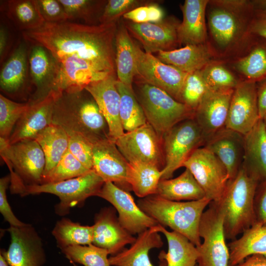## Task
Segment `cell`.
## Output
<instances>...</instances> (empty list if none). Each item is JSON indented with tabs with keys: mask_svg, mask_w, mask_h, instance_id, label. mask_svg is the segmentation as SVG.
<instances>
[{
	"mask_svg": "<svg viewBox=\"0 0 266 266\" xmlns=\"http://www.w3.org/2000/svg\"><path fill=\"white\" fill-rule=\"evenodd\" d=\"M233 90L209 89L195 109L194 119L201 129L206 141L226 127Z\"/></svg>",
	"mask_w": 266,
	"mask_h": 266,
	"instance_id": "cell-22",
	"label": "cell"
},
{
	"mask_svg": "<svg viewBox=\"0 0 266 266\" xmlns=\"http://www.w3.org/2000/svg\"><path fill=\"white\" fill-rule=\"evenodd\" d=\"M229 266H235L252 255L266 257V226L257 223L245 230L239 238L228 243Z\"/></svg>",
	"mask_w": 266,
	"mask_h": 266,
	"instance_id": "cell-30",
	"label": "cell"
},
{
	"mask_svg": "<svg viewBox=\"0 0 266 266\" xmlns=\"http://www.w3.org/2000/svg\"><path fill=\"white\" fill-rule=\"evenodd\" d=\"M157 57L163 63L187 73L201 70L213 62L212 51L206 43L161 51L157 53Z\"/></svg>",
	"mask_w": 266,
	"mask_h": 266,
	"instance_id": "cell-28",
	"label": "cell"
},
{
	"mask_svg": "<svg viewBox=\"0 0 266 266\" xmlns=\"http://www.w3.org/2000/svg\"><path fill=\"white\" fill-rule=\"evenodd\" d=\"M34 139L44 154L46 165L44 175L56 166L68 149V134L63 127L52 124L40 132Z\"/></svg>",
	"mask_w": 266,
	"mask_h": 266,
	"instance_id": "cell-35",
	"label": "cell"
},
{
	"mask_svg": "<svg viewBox=\"0 0 266 266\" xmlns=\"http://www.w3.org/2000/svg\"><path fill=\"white\" fill-rule=\"evenodd\" d=\"M252 3L254 11L266 12V0H252Z\"/></svg>",
	"mask_w": 266,
	"mask_h": 266,
	"instance_id": "cell-57",
	"label": "cell"
},
{
	"mask_svg": "<svg viewBox=\"0 0 266 266\" xmlns=\"http://www.w3.org/2000/svg\"><path fill=\"white\" fill-rule=\"evenodd\" d=\"M157 231L166 237L168 245L167 252L162 250L159 260H165L167 266H196L199 257L197 247L184 235L175 231H169L158 224Z\"/></svg>",
	"mask_w": 266,
	"mask_h": 266,
	"instance_id": "cell-29",
	"label": "cell"
},
{
	"mask_svg": "<svg viewBox=\"0 0 266 266\" xmlns=\"http://www.w3.org/2000/svg\"><path fill=\"white\" fill-rule=\"evenodd\" d=\"M196 266H198L197 264V265Z\"/></svg>",
	"mask_w": 266,
	"mask_h": 266,
	"instance_id": "cell-60",
	"label": "cell"
},
{
	"mask_svg": "<svg viewBox=\"0 0 266 266\" xmlns=\"http://www.w3.org/2000/svg\"><path fill=\"white\" fill-rule=\"evenodd\" d=\"M104 181L93 169L80 176L56 183L25 186L21 196L48 193L57 196L56 214L64 216L71 208L83 205L87 199L97 196Z\"/></svg>",
	"mask_w": 266,
	"mask_h": 266,
	"instance_id": "cell-7",
	"label": "cell"
},
{
	"mask_svg": "<svg viewBox=\"0 0 266 266\" xmlns=\"http://www.w3.org/2000/svg\"><path fill=\"white\" fill-rule=\"evenodd\" d=\"M155 226L138 234L129 248H124L108 259L111 266H167L165 260H160L158 266L154 265L149 258L150 251L160 248L163 241Z\"/></svg>",
	"mask_w": 266,
	"mask_h": 266,
	"instance_id": "cell-25",
	"label": "cell"
},
{
	"mask_svg": "<svg viewBox=\"0 0 266 266\" xmlns=\"http://www.w3.org/2000/svg\"><path fill=\"white\" fill-rule=\"evenodd\" d=\"M30 102L19 103L0 95V138L7 141Z\"/></svg>",
	"mask_w": 266,
	"mask_h": 266,
	"instance_id": "cell-44",
	"label": "cell"
},
{
	"mask_svg": "<svg viewBox=\"0 0 266 266\" xmlns=\"http://www.w3.org/2000/svg\"><path fill=\"white\" fill-rule=\"evenodd\" d=\"M134 45L125 24L120 25L115 39L116 73L117 80L131 89L136 75Z\"/></svg>",
	"mask_w": 266,
	"mask_h": 266,
	"instance_id": "cell-31",
	"label": "cell"
},
{
	"mask_svg": "<svg viewBox=\"0 0 266 266\" xmlns=\"http://www.w3.org/2000/svg\"><path fill=\"white\" fill-rule=\"evenodd\" d=\"M234 266H266V257L261 255H252Z\"/></svg>",
	"mask_w": 266,
	"mask_h": 266,
	"instance_id": "cell-56",
	"label": "cell"
},
{
	"mask_svg": "<svg viewBox=\"0 0 266 266\" xmlns=\"http://www.w3.org/2000/svg\"><path fill=\"white\" fill-rule=\"evenodd\" d=\"M84 90L60 96L54 105L52 123L66 132L80 133L93 143L109 138L105 119L92 97L83 94Z\"/></svg>",
	"mask_w": 266,
	"mask_h": 266,
	"instance_id": "cell-3",
	"label": "cell"
},
{
	"mask_svg": "<svg viewBox=\"0 0 266 266\" xmlns=\"http://www.w3.org/2000/svg\"><path fill=\"white\" fill-rule=\"evenodd\" d=\"M115 143L129 163H146L158 166L161 170L164 167L162 139L148 123L125 132Z\"/></svg>",
	"mask_w": 266,
	"mask_h": 266,
	"instance_id": "cell-11",
	"label": "cell"
},
{
	"mask_svg": "<svg viewBox=\"0 0 266 266\" xmlns=\"http://www.w3.org/2000/svg\"><path fill=\"white\" fill-rule=\"evenodd\" d=\"M208 89L201 70L189 73L182 89L180 102L195 110Z\"/></svg>",
	"mask_w": 266,
	"mask_h": 266,
	"instance_id": "cell-46",
	"label": "cell"
},
{
	"mask_svg": "<svg viewBox=\"0 0 266 266\" xmlns=\"http://www.w3.org/2000/svg\"><path fill=\"white\" fill-rule=\"evenodd\" d=\"M93 226V244L107 250L111 256L119 253L136 239L122 227L112 207L102 208L97 213Z\"/></svg>",
	"mask_w": 266,
	"mask_h": 266,
	"instance_id": "cell-23",
	"label": "cell"
},
{
	"mask_svg": "<svg viewBox=\"0 0 266 266\" xmlns=\"http://www.w3.org/2000/svg\"><path fill=\"white\" fill-rule=\"evenodd\" d=\"M199 235L202 242L197 247L198 266H229L230 252L224 233L223 216L213 202L209 203L202 215Z\"/></svg>",
	"mask_w": 266,
	"mask_h": 266,
	"instance_id": "cell-9",
	"label": "cell"
},
{
	"mask_svg": "<svg viewBox=\"0 0 266 266\" xmlns=\"http://www.w3.org/2000/svg\"><path fill=\"white\" fill-rule=\"evenodd\" d=\"M9 183H10V175L4 176L0 179V212L5 221L10 224V226H25L27 224L21 221L16 217L8 202L6 190Z\"/></svg>",
	"mask_w": 266,
	"mask_h": 266,
	"instance_id": "cell-51",
	"label": "cell"
},
{
	"mask_svg": "<svg viewBox=\"0 0 266 266\" xmlns=\"http://www.w3.org/2000/svg\"><path fill=\"white\" fill-rule=\"evenodd\" d=\"M254 209L255 223L266 226V181L258 185L254 198Z\"/></svg>",
	"mask_w": 266,
	"mask_h": 266,
	"instance_id": "cell-52",
	"label": "cell"
},
{
	"mask_svg": "<svg viewBox=\"0 0 266 266\" xmlns=\"http://www.w3.org/2000/svg\"><path fill=\"white\" fill-rule=\"evenodd\" d=\"M201 70L206 84L211 90L234 89L240 82L224 66L214 61Z\"/></svg>",
	"mask_w": 266,
	"mask_h": 266,
	"instance_id": "cell-45",
	"label": "cell"
},
{
	"mask_svg": "<svg viewBox=\"0 0 266 266\" xmlns=\"http://www.w3.org/2000/svg\"><path fill=\"white\" fill-rule=\"evenodd\" d=\"M0 266H9L3 256L0 254Z\"/></svg>",
	"mask_w": 266,
	"mask_h": 266,
	"instance_id": "cell-58",
	"label": "cell"
},
{
	"mask_svg": "<svg viewBox=\"0 0 266 266\" xmlns=\"http://www.w3.org/2000/svg\"><path fill=\"white\" fill-rule=\"evenodd\" d=\"M56 61V72L51 90L60 94L81 92L91 83L112 73L102 71L77 57H66Z\"/></svg>",
	"mask_w": 266,
	"mask_h": 266,
	"instance_id": "cell-13",
	"label": "cell"
},
{
	"mask_svg": "<svg viewBox=\"0 0 266 266\" xmlns=\"http://www.w3.org/2000/svg\"><path fill=\"white\" fill-rule=\"evenodd\" d=\"M63 5L68 20L81 19L93 24L102 12L106 0H59Z\"/></svg>",
	"mask_w": 266,
	"mask_h": 266,
	"instance_id": "cell-43",
	"label": "cell"
},
{
	"mask_svg": "<svg viewBox=\"0 0 266 266\" xmlns=\"http://www.w3.org/2000/svg\"><path fill=\"white\" fill-rule=\"evenodd\" d=\"M9 39L8 33L6 29L1 25L0 29V59L3 62L9 50Z\"/></svg>",
	"mask_w": 266,
	"mask_h": 266,
	"instance_id": "cell-55",
	"label": "cell"
},
{
	"mask_svg": "<svg viewBox=\"0 0 266 266\" xmlns=\"http://www.w3.org/2000/svg\"><path fill=\"white\" fill-rule=\"evenodd\" d=\"M259 183L241 166L229 181L220 200L214 202L223 214L226 239L234 240L255 224L254 201Z\"/></svg>",
	"mask_w": 266,
	"mask_h": 266,
	"instance_id": "cell-4",
	"label": "cell"
},
{
	"mask_svg": "<svg viewBox=\"0 0 266 266\" xmlns=\"http://www.w3.org/2000/svg\"><path fill=\"white\" fill-rule=\"evenodd\" d=\"M117 30L116 23L84 25L66 21L45 22L39 28L22 33L26 40L44 47L56 60L77 57L102 71L116 73Z\"/></svg>",
	"mask_w": 266,
	"mask_h": 266,
	"instance_id": "cell-1",
	"label": "cell"
},
{
	"mask_svg": "<svg viewBox=\"0 0 266 266\" xmlns=\"http://www.w3.org/2000/svg\"><path fill=\"white\" fill-rule=\"evenodd\" d=\"M242 167L259 183L266 181V131L262 119L244 135Z\"/></svg>",
	"mask_w": 266,
	"mask_h": 266,
	"instance_id": "cell-27",
	"label": "cell"
},
{
	"mask_svg": "<svg viewBox=\"0 0 266 266\" xmlns=\"http://www.w3.org/2000/svg\"><path fill=\"white\" fill-rule=\"evenodd\" d=\"M203 147L223 163L227 169L229 181L233 179L242 166L244 135L225 127L208 138Z\"/></svg>",
	"mask_w": 266,
	"mask_h": 266,
	"instance_id": "cell-24",
	"label": "cell"
},
{
	"mask_svg": "<svg viewBox=\"0 0 266 266\" xmlns=\"http://www.w3.org/2000/svg\"><path fill=\"white\" fill-rule=\"evenodd\" d=\"M28 67V53L26 45L22 43L14 51L1 69V90L14 94L21 89L26 81Z\"/></svg>",
	"mask_w": 266,
	"mask_h": 266,
	"instance_id": "cell-34",
	"label": "cell"
},
{
	"mask_svg": "<svg viewBox=\"0 0 266 266\" xmlns=\"http://www.w3.org/2000/svg\"><path fill=\"white\" fill-rule=\"evenodd\" d=\"M62 95L51 90L43 97L30 102V104L15 125L9 139V144L33 139L41 131L52 123L54 107Z\"/></svg>",
	"mask_w": 266,
	"mask_h": 266,
	"instance_id": "cell-20",
	"label": "cell"
},
{
	"mask_svg": "<svg viewBox=\"0 0 266 266\" xmlns=\"http://www.w3.org/2000/svg\"><path fill=\"white\" fill-rule=\"evenodd\" d=\"M90 170L67 149L56 166L50 171L42 176L40 184L56 183L75 178Z\"/></svg>",
	"mask_w": 266,
	"mask_h": 266,
	"instance_id": "cell-42",
	"label": "cell"
},
{
	"mask_svg": "<svg viewBox=\"0 0 266 266\" xmlns=\"http://www.w3.org/2000/svg\"><path fill=\"white\" fill-rule=\"evenodd\" d=\"M249 33L266 39V12L254 11L249 26Z\"/></svg>",
	"mask_w": 266,
	"mask_h": 266,
	"instance_id": "cell-53",
	"label": "cell"
},
{
	"mask_svg": "<svg viewBox=\"0 0 266 266\" xmlns=\"http://www.w3.org/2000/svg\"><path fill=\"white\" fill-rule=\"evenodd\" d=\"M209 12L208 23L213 39L221 48L227 49L239 41L243 36H252L249 26L252 17L243 16L238 12L215 4Z\"/></svg>",
	"mask_w": 266,
	"mask_h": 266,
	"instance_id": "cell-17",
	"label": "cell"
},
{
	"mask_svg": "<svg viewBox=\"0 0 266 266\" xmlns=\"http://www.w3.org/2000/svg\"><path fill=\"white\" fill-rule=\"evenodd\" d=\"M129 163L128 182L134 194L140 198L156 194L161 179V169L144 162Z\"/></svg>",
	"mask_w": 266,
	"mask_h": 266,
	"instance_id": "cell-36",
	"label": "cell"
},
{
	"mask_svg": "<svg viewBox=\"0 0 266 266\" xmlns=\"http://www.w3.org/2000/svg\"><path fill=\"white\" fill-rule=\"evenodd\" d=\"M143 3H145L144 1L138 0H107L99 18L100 24L116 23L121 16L142 5Z\"/></svg>",
	"mask_w": 266,
	"mask_h": 266,
	"instance_id": "cell-48",
	"label": "cell"
},
{
	"mask_svg": "<svg viewBox=\"0 0 266 266\" xmlns=\"http://www.w3.org/2000/svg\"><path fill=\"white\" fill-rule=\"evenodd\" d=\"M258 104L260 118L266 113V77L256 82Z\"/></svg>",
	"mask_w": 266,
	"mask_h": 266,
	"instance_id": "cell-54",
	"label": "cell"
},
{
	"mask_svg": "<svg viewBox=\"0 0 266 266\" xmlns=\"http://www.w3.org/2000/svg\"><path fill=\"white\" fill-rule=\"evenodd\" d=\"M258 37L248 53L234 63L235 69L246 80L256 82L266 77V39Z\"/></svg>",
	"mask_w": 266,
	"mask_h": 266,
	"instance_id": "cell-38",
	"label": "cell"
},
{
	"mask_svg": "<svg viewBox=\"0 0 266 266\" xmlns=\"http://www.w3.org/2000/svg\"><path fill=\"white\" fill-rule=\"evenodd\" d=\"M209 2L208 0H186L180 5L183 20L177 29L179 45L206 43L205 12Z\"/></svg>",
	"mask_w": 266,
	"mask_h": 266,
	"instance_id": "cell-26",
	"label": "cell"
},
{
	"mask_svg": "<svg viewBox=\"0 0 266 266\" xmlns=\"http://www.w3.org/2000/svg\"><path fill=\"white\" fill-rule=\"evenodd\" d=\"M7 231L10 243L8 249L1 251L0 254L9 266H42L44 264L46 256L41 238L31 225L10 226Z\"/></svg>",
	"mask_w": 266,
	"mask_h": 266,
	"instance_id": "cell-14",
	"label": "cell"
},
{
	"mask_svg": "<svg viewBox=\"0 0 266 266\" xmlns=\"http://www.w3.org/2000/svg\"><path fill=\"white\" fill-rule=\"evenodd\" d=\"M35 1L45 22L61 23L68 20L59 0H35Z\"/></svg>",
	"mask_w": 266,
	"mask_h": 266,
	"instance_id": "cell-50",
	"label": "cell"
},
{
	"mask_svg": "<svg viewBox=\"0 0 266 266\" xmlns=\"http://www.w3.org/2000/svg\"><path fill=\"white\" fill-rule=\"evenodd\" d=\"M134 92L147 123L162 139L178 123L194 119V110L159 88L140 81Z\"/></svg>",
	"mask_w": 266,
	"mask_h": 266,
	"instance_id": "cell-6",
	"label": "cell"
},
{
	"mask_svg": "<svg viewBox=\"0 0 266 266\" xmlns=\"http://www.w3.org/2000/svg\"><path fill=\"white\" fill-rule=\"evenodd\" d=\"M180 24L175 18L158 23L125 24L129 32L142 44L145 52L152 54L175 49L179 45L177 29Z\"/></svg>",
	"mask_w": 266,
	"mask_h": 266,
	"instance_id": "cell-19",
	"label": "cell"
},
{
	"mask_svg": "<svg viewBox=\"0 0 266 266\" xmlns=\"http://www.w3.org/2000/svg\"><path fill=\"white\" fill-rule=\"evenodd\" d=\"M136 75L141 81L159 88L180 102L182 89L188 73L166 64L135 43Z\"/></svg>",
	"mask_w": 266,
	"mask_h": 266,
	"instance_id": "cell-12",
	"label": "cell"
},
{
	"mask_svg": "<svg viewBox=\"0 0 266 266\" xmlns=\"http://www.w3.org/2000/svg\"><path fill=\"white\" fill-rule=\"evenodd\" d=\"M61 250L66 258L74 263L84 266H111L108 251L91 244L87 245H73Z\"/></svg>",
	"mask_w": 266,
	"mask_h": 266,
	"instance_id": "cell-41",
	"label": "cell"
},
{
	"mask_svg": "<svg viewBox=\"0 0 266 266\" xmlns=\"http://www.w3.org/2000/svg\"><path fill=\"white\" fill-rule=\"evenodd\" d=\"M93 169L105 182H110L129 192V163L109 138L93 143Z\"/></svg>",
	"mask_w": 266,
	"mask_h": 266,
	"instance_id": "cell-18",
	"label": "cell"
},
{
	"mask_svg": "<svg viewBox=\"0 0 266 266\" xmlns=\"http://www.w3.org/2000/svg\"><path fill=\"white\" fill-rule=\"evenodd\" d=\"M0 155L10 171V189L21 195L27 185L40 184L46 161L43 151L33 139L13 144L0 138Z\"/></svg>",
	"mask_w": 266,
	"mask_h": 266,
	"instance_id": "cell-5",
	"label": "cell"
},
{
	"mask_svg": "<svg viewBox=\"0 0 266 266\" xmlns=\"http://www.w3.org/2000/svg\"><path fill=\"white\" fill-rule=\"evenodd\" d=\"M28 63L32 81L37 91H45L48 93L55 76L56 60L44 47L33 44L28 53Z\"/></svg>",
	"mask_w": 266,
	"mask_h": 266,
	"instance_id": "cell-33",
	"label": "cell"
},
{
	"mask_svg": "<svg viewBox=\"0 0 266 266\" xmlns=\"http://www.w3.org/2000/svg\"><path fill=\"white\" fill-rule=\"evenodd\" d=\"M116 87L120 96V117L124 130L132 131L146 124V117L133 89L117 80Z\"/></svg>",
	"mask_w": 266,
	"mask_h": 266,
	"instance_id": "cell-39",
	"label": "cell"
},
{
	"mask_svg": "<svg viewBox=\"0 0 266 266\" xmlns=\"http://www.w3.org/2000/svg\"><path fill=\"white\" fill-rule=\"evenodd\" d=\"M262 119L263 120V123H264V126H265V130L266 131V113L264 115L263 117L262 118Z\"/></svg>",
	"mask_w": 266,
	"mask_h": 266,
	"instance_id": "cell-59",
	"label": "cell"
},
{
	"mask_svg": "<svg viewBox=\"0 0 266 266\" xmlns=\"http://www.w3.org/2000/svg\"><path fill=\"white\" fill-rule=\"evenodd\" d=\"M93 226L82 225L63 218L57 222L52 233L61 250L73 245H87L93 243Z\"/></svg>",
	"mask_w": 266,
	"mask_h": 266,
	"instance_id": "cell-37",
	"label": "cell"
},
{
	"mask_svg": "<svg viewBox=\"0 0 266 266\" xmlns=\"http://www.w3.org/2000/svg\"><path fill=\"white\" fill-rule=\"evenodd\" d=\"M206 139L194 119L184 120L169 130L162 138L165 165L161 179H170L175 170L198 148L204 146Z\"/></svg>",
	"mask_w": 266,
	"mask_h": 266,
	"instance_id": "cell-8",
	"label": "cell"
},
{
	"mask_svg": "<svg viewBox=\"0 0 266 266\" xmlns=\"http://www.w3.org/2000/svg\"><path fill=\"white\" fill-rule=\"evenodd\" d=\"M156 195L177 201L196 200L205 197L203 190L187 168L176 178L161 179Z\"/></svg>",
	"mask_w": 266,
	"mask_h": 266,
	"instance_id": "cell-32",
	"label": "cell"
},
{
	"mask_svg": "<svg viewBox=\"0 0 266 266\" xmlns=\"http://www.w3.org/2000/svg\"><path fill=\"white\" fill-rule=\"evenodd\" d=\"M68 134V150L85 167L93 169V143L84 135L73 132Z\"/></svg>",
	"mask_w": 266,
	"mask_h": 266,
	"instance_id": "cell-47",
	"label": "cell"
},
{
	"mask_svg": "<svg viewBox=\"0 0 266 266\" xmlns=\"http://www.w3.org/2000/svg\"><path fill=\"white\" fill-rule=\"evenodd\" d=\"M193 174L211 202L222 198L229 181L226 168L210 151L202 146L197 149L183 166Z\"/></svg>",
	"mask_w": 266,
	"mask_h": 266,
	"instance_id": "cell-10",
	"label": "cell"
},
{
	"mask_svg": "<svg viewBox=\"0 0 266 266\" xmlns=\"http://www.w3.org/2000/svg\"><path fill=\"white\" fill-rule=\"evenodd\" d=\"M117 80L116 73H112L85 89L97 103L108 124L109 138L115 142L125 133L120 117V96Z\"/></svg>",
	"mask_w": 266,
	"mask_h": 266,
	"instance_id": "cell-21",
	"label": "cell"
},
{
	"mask_svg": "<svg viewBox=\"0 0 266 266\" xmlns=\"http://www.w3.org/2000/svg\"><path fill=\"white\" fill-rule=\"evenodd\" d=\"M97 197L110 203L118 214V220L128 232L138 234L158 223L144 213L130 193L114 183L105 182Z\"/></svg>",
	"mask_w": 266,
	"mask_h": 266,
	"instance_id": "cell-15",
	"label": "cell"
},
{
	"mask_svg": "<svg viewBox=\"0 0 266 266\" xmlns=\"http://www.w3.org/2000/svg\"><path fill=\"white\" fill-rule=\"evenodd\" d=\"M210 202L206 197L196 200L177 201L155 194L140 198L137 204L158 224L184 235L198 247L201 243L199 235L200 220Z\"/></svg>",
	"mask_w": 266,
	"mask_h": 266,
	"instance_id": "cell-2",
	"label": "cell"
},
{
	"mask_svg": "<svg viewBox=\"0 0 266 266\" xmlns=\"http://www.w3.org/2000/svg\"><path fill=\"white\" fill-rule=\"evenodd\" d=\"M7 6L8 18L23 31L39 28L45 22L35 0H10Z\"/></svg>",
	"mask_w": 266,
	"mask_h": 266,
	"instance_id": "cell-40",
	"label": "cell"
},
{
	"mask_svg": "<svg viewBox=\"0 0 266 266\" xmlns=\"http://www.w3.org/2000/svg\"><path fill=\"white\" fill-rule=\"evenodd\" d=\"M123 17L135 23H158L164 19V12L158 4L151 3L138 6Z\"/></svg>",
	"mask_w": 266,
	"mask_h": 266,
	"instance_id": "cell-49",
	"label": "cell"
},
{
	"mask_svg": "<svg viewBox=\"0 0 266 266\" xmlns=\"http://www.w3.org/2000/svg\"><path fill=\"white\" fill-rule=\"evenodd\" d=\"M260 119L256 82L240 81L233 90L226 127L244 135Z\"/></svg>",
	"mask_w": 266,
	"mask_h": 266,
	"instance_id": "cell-16",
	"label": "cell"
}]
</instances>
